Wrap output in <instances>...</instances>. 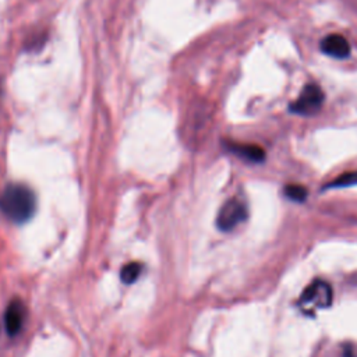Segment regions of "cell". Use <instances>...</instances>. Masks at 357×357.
Masks as SVG:
<instances>
[{
  "label": "cell",
  "instance_id": "cell-1",
  "mask_svg": "<svg viewBox=\"0 0 357 357\" xmlns=\"http://www.w3.org/2000/svg\"><path fill=\"white\" fill-rule=\"evenodd\" d=\"M36 209V197L25 184H8L0 194V211L15 223H24L32 218Z\"/></svg>",
  "mask_w": 357,
  "mask_h": 357
},
{
  "label": "cell",
  "instance_id": "cell-2",
  "mask_svg": "<svg viewBox=\"0 0 357 357\" xmlns=\"http://www.w3.org/2000/svg\"><path fill=\"white\" fill-rule=\"evenodd\" d=\"M333 301V291L328 282L322 279L312 280L300 294L298 305L307 314H314L318 310L331 307Z\"/></svg>",
  "mask_w": 357,
  "mask_h": 357
},
{
  "label": "cell",
  "instance_id": "cell-3",
  "mask_svg": "<svg viewBox=\"0 0 357 357\" xmlns=\"http://www.w3.org/2000/svg\"><path fill=\"white\" fill-rule=\"evenodd\" d=\"M324 103V92L317 84H308L303 88L298 98L289 106L291 113L301 116L315 114Z\"/></svg>",
  "mask_w": 357,
  "mask_h": 357
},
{
  "label": "cell",
  "instance_id": "cell-4",
  "mask_svg": "<svg viewBox=\"0 0 357 357\" xmlns=\"http://www.w3.org/2000/svg\"><path fill=\"white\" fill-rule=\"evenodd\" d=\"M245 219H247L245 204L238 198H231L220 206L216 218V225L220 230L230 231Z\"/></svg>",
  "mask_w": 357,
  "mask_h": 357
},
{
  "label": "cell",
  "instance_id": "cell-5",
  "mask_svg": "<svg viewBox=\"0 0 357 357\" xmlns=\"http://www.w3.org/2000/svg\"><path fill=\"white\" fill-rule=\"evenodd\" d=\"M24 318H25V308L24 304L20 300H13L4 314V325H6V331L10 336L17 335L24 324Z\"/></svg>",
  "mask_w": 357,
  "mask_h": 357
},
{
  "label": "cell",
  "instance_id": "cell-6",
  "mask_svg": "<svg viewBox=\"0 0 357 357\" xmlns=\"http://www.w3.org/2000/svg\"><path fill=\"white\" fill-rule=\"evenodd\" d=\"M321 49L328 56H332L336 59H344L350 53V45L347 39L337 33H332L324 38L321 42Z\"/></svg>",
  "mask_w": 357,
  "mask_h": 357
},
{
  "label": "cell",
  "instance_id": "cell-7",
  "mask_svg": "<svg viewBox=\"0 0 357 357\" xmlns=\"http://www.w3.org/2000/svg\"><path fill=\"white\" fill-rule=\"evenodd\" d=\"M226 148L240 156L241 159H245L248 162L259 163L265 159V152L261 146L258 145H251V144H237V142H227Z\"/></svg>",
  "mask_w": 357,
  "mask_h": 357
},
{
  "label": "cell",
  "instance_id": "cell-8",
  "mask_svg": "<svg viewBox=\"0 0 357 357\" xmlns=\"http://www.w3.org/2000/svg\"><path fill=\"white\" fill-rule=\"evenodd\" d=\"M357 184V170L354 172H346L340 176H337L335 180L328 183L325 188H342V187H350Z\"/></svg>",
  "mask_w": 357,
  "mask_h": 357
},
{
  "label": "cell",
  "instance_id": "cell-9",
  "mask_svg": "<svg viewBox=\"0 0 357 357\" xmlns=\"http://www.w3.org/2000/svg\"><path fill=\"white\" fill-rule=\"evenodd\" d=\"M141 273V265L138 262H130L123 266L120 272V278L126 284H130L138 279Z\"/></svg>",
  "mask_w": 357,
  "mask_h": 357
},
{
  "label": "cell",
  "instance_id": "cell-10",
  "mask_svg": "<svg viewBox=\"0 0 357 357\" xmlns=\"http://www.w3.org/2000/svg\"><path fill=\"white\" fill-rule=\"evenodd\" d=\"M284 195L296 202H303L307 198V188L301 184H287L284 187Z\"/></svg>",
  "mask_w": 357,
  "mask_h": 357
}]
</instances>
